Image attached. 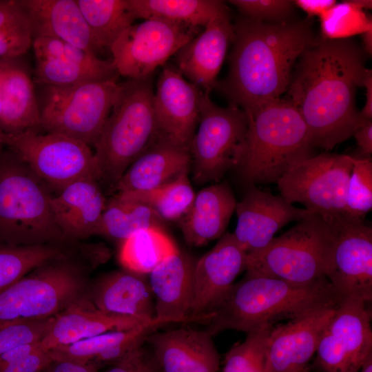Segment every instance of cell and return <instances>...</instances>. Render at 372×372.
I'll return each instance as SVG.
<instances>
[{
    "mask_svg": "<svg viewBox=\"0 0 372 372\" xmlns=\"http://www.w3.org/2000/svg\"><path fill=\"white\" fill-rule=\"evenodd\" d=\"M366 70L364 50L349 39L316 37L298 58L286 98L300 112L315 148L331 150L367 122L355 105Z\"/></svg>",
    "mask_w": 372,
    "mask_h": 372,
    "instance_id": "6da1fadb",
    "label": "cell"
},
{
    "mask_svg": "<svg viewBox=\"0 0 372 372\" xmlns=\"http://www.w3.org/2000/svg\"><path fill=\"white\" fill-rule=\"evenodd\" d=\"M309 20L268 23L243 16L236 20L228 74L216 87L229 105L249 112L281 98L295 63L316 38Z\"/></svg>",
    "mask_w": 372,
    "mask_h": 372,
    "instance_id": "7a4b0ae2",
    "label": "cell"
},
{
    "mask_svg": "<svg viewBox=\"0 0 372 372\" xmlns=\"http://www.w3.org/2000/svg\"><path fill=\"white\" fill-rule=\"evenodd\" d=\"M344 300L327 278L298 285L246 271L207 313L205 330L212 337L229 329L248 333L316 309H337Z\"/></svg>",
    "mask_w": 372,
    "mask_h": 372,
    "instance_id": "3957f363",
    "label": "cell"
},
{
    "mask_svg": "<svg viewBox=\"0 0 372 372\" xmlns=\"http://www.w3.org/2000/svg\"><path fill=\"white\" fill-rule=\"evenodd\" d=\"M246 113L245 147L236 169L248 185L277 183L292 167L317 154L300 112L286 97Z\"/></svg>",
    "mask_w": 372,
    "mask_h": 372,
    "instance_id": "277c9868",
    "label": "cell"
},
{
    "mask_svg": "<svg viewBox=\"0 0 372 372\" xmlns=\"http://www.w3.org/2000/svg\"><path fill=\"white\" fill-rule=\"evenodd\" d=\"M94 144L101 180L115 185L130 165L159 137L151 77L122 83Z\"/></svg>",
    "mask_w": 372,
    "mask_h": 372,
    "instance_id": "5b68a950",
    "label": "cell"
},
{
    "mask_svg": "<svg viewBox=\"0 0 372 372\" xmlns=\"http://www.w3.org/2000/svg\"><path fill=\"white\" fill-rule=\"evenodd\" d=\"M50 188L19 159L0 156V241L16 245L68 240L52 212Z\"/></svg>",
    "mask_w": 372,
    "mask_h": 372,
    "instance_id": "8992f818",
    "label": "cell"
},
{
    "mask_svg": "<svg viewBox=\"0 0 372 372\" xmlns=\"http://www.w3.org/2000/svg\"><path fill=\"white\" fill-rule=\"evenodd\" d=\"M331 239L328 223L312 214L262 249L247 255L245 270L298 285L327 278Z\"/></svg>",
    "mask_w": 372,
    "mask_h": 372,
    "instance_id": "52a82bcc",
    "label": "cell"
},
{
    "mask_svg": "<svg viewBox=\"0 0 372 372\" xmlns=\"http://www.w3.org/2000/svg\"><path fill=\"white\" fill-rule=\"evenodd\" d=\"M87 285L67 258L51 261L0 290V324L53 318L85 297Z\"/></svg>",
    "mask_w": 372,
    "mask_h": 372,
    "instance_id": "ba28073f",
    "label": "cell"
},
{
    "mask_svg": "<svg viewBox=\"0 0 372 372\" xmlns=\"http://www.w3.org/2000/svg\"><path fill=\"white\" fill-rule=\"evenodd\" d=\"M122 88L115 79L66 87L46 85L40 110L41 129L94 146Z\"/></svg>",
    "mask_w": 372,
    "mask_h": 372,
    "instance_id": "9c48e42d",
    "label": "cell"
},
{
    "mask_svg": "<svg viewBox=\"0 0 372 372\" xmlns=\"http://www.w3.org/2000/svg\"><path fill=\"white\" fill-rule=\"evenodd\" d=\"M247 127L242 109L218 106L201 90L198 129L190 145L195 183L216 182L229 169L236 168L244 153Z\"/></svg>",
    "mask_w": 372,
    "mask_h": 372,
    "instance_id": "30bf717a",
    "label": "cell"
},
{
    "mask_svg": "<svg viewBox=\"0 0 372 372\" xmlns=\"http://www.w3.org/2000/svg\"><path fill=\"white\" fill-rule=\"evenodd\" d=\"M6 145L57 193L84 178L101 180L94 152L76 139L56 133L7 135Z\"/></svg>",
    "mask_w": 372,
    "mask_h": 372,
    "instance_id": "8fae6325",
    "label": "cell"
},
{
    "mask_svg": "<svg viewBox=\"0 0 372 372\" xmlns=\"http://www.w3.org/2000/svg\"><path fill=\"white\" fill-rule=\"evenodd\" d=\"M353 156L322 153L307 158L276 183L280 196L322 218L349 214L347 192Z\"/></svg>",
    "mask_w": 372,
    "mask_h": 372,
    "instance_id": "7c38bea8",
    "label": "cell"
},
{
    "mask_svg": "<svg viewBox=\"0 0 372 372\" xmlns=\"http://www.w3.org/2000/svg\"><path fill=\"white\" fill-rule=\"evenodd\" d=\"M323 218L331 231L326 278L344 299L369 304L372 299V227L364 218L349 214Z\"/></svg>",
    "mask_w": 372,
    "mask_h": 372,
    "instance_id": "4fadbf2b",
    "label": "cell"
},
{
    "mask_svg": "<svg viewBox=\"0 0 372 372\" xmlns=\"http://www.w3.org/2000/svg\"><path fill=\"white\" fill-rule=\"evenodd\" d=\"M199 29L156 18L131 25L109 48L117 73L130 80L150 78Z\"/></svg>",
    "mask_w": 372,
    "mask_h": 372,
    "instance_id": "5bb4252c",
    "label": "cell"
},
{
    "mask_svg": "<svg viewBox=\"0 0 372 372\" xmlns=\"http://www.w3.org/2000/svg\"><path fill=\"white\" fill-rule=\"evenodd\" d=\"M366 302L347 298L337 308L320 340L315 366L322 372H358L372 352L371 313Z\"/></svg>",
    "mask_w": 372,
    "mask_h": 372,
    "instance_id": "9a60e30c",
    "label": "cell"
},
{
    "mask_svg": "<svg viewBox=\"0 0 372 372\" xmlns=\"http://www.w3.org/2000/svg\"><path fill=\"white\" fill-rule=\"evenodd\" d=\"M235 211L238 220L233 234L247 255L266 247L276 233L288 223L314 214L293 206L282 196L256 186H249L242 199L236 203Z\"/></svg>",
    "mask_w": 372,
    "mask_h": 372,
    "instance_id": "2e32d148",
    "label": "cell"
},
{
    "mask_svg": "<svg viewBox=\"0 0 372 372\" xmlns=\"http://www.w3.org/2000/svg\"><path fill=\"white\" fill-rule=\"evenodd\" d=\"M201 90L174 67L165 65L154 94V110L161 136L188 147L200 118Z\"/></svg>",
    "mask_w": 372,
    "mask_h": 372,
    "instance_id": "e0dca14e",
    "label": "cell"
},
{
    "mask_svg": "<svg viewBox=\"0 0 372 372\" xmlns=\"http://www.w3.org/2000/svg\"><path fill=\"white\" fill-rule=\"evenodd\" d=\"M336 309H316L273 327L267 342L265 372L305 369Z\"/></svg>",
    "mask_w": 372,
    "mask_h": 372,
    "instance_id": "ac0fdd59",
    "label": "cell"
},
{
    "mask_svg": "<svg viewBox=\"0 0 372 372\" xmlns=\"http://www.w3.org/2000/svg\"><path fill=\"white\" fill-rule=\"evenodd\" d=\"M234 37L230 11L213 18L194 38L174 56L180 73L209 93L218 83L217 76Z\"/></svg>",
    "mask_w": 372,
    "mask_h": 372,
    "instance_id": "d6986e66",
    "label": "cell"
},
{
    "mask_svg": "<svg viewBox=\"0 0 372 372\" xmlns=\"http://www.w3.org/2000/svg\"><path fill=\"white\" fill-rule=\"evenodd\" d=\"M247 255L234 235L225 234L215 246L195 262L191 316L206 315L246 269Z\"/></svg>",
    "mask_w": 372,
    "mask_h": 372,
    "instance_id": "ffe728a7",
    "label": "cell"
},
{
    "mask_svg": "<svg viewBox=\"0 0 372 372\" xmlns=\"http://www.w3.org/2000/svg\"><path fill=\"white\" fill-rule=\"evenodd\" d=\"M161 372H218L220 356L206 330L152 332L145 341Z\"/></svg>",
    "mask_w": 372,
    "mask_h": 372,
    "instance_id": "44dd1931",
    "label": "cell"
},
{
    "mask_svg": "<svg viewBox=\"0 0 372 372\" xmlns=\"http://www.w3.org/2000/svg\"><path fill=\"white\" fill-rule=\"evenodd\" d=\"M195 262L189 255L178 250L149 273L156 318H170L178 323L209 322V313L191 316Z\"/></svg>",
    "mask_w": 372,
    "mask_h": 372,
    "instance_id": "7402d4cb",
    "label": "cell"
},
{
    "mask_svg": "<svg viewBox=\"0 0 372 372\" xmlns=\"http://www.w3.org/2000/svg\"><path fill=\"white\" fill-rule=\"evenodd\" d=\"M190 149L160 134L114 185L117 194L149 190L188 174Z\"/></svg>",
    "mask_w": 372,
    "mask_h": 372,
    "instance_id": "603a6c76",
    "label": "cell"
},
{
    "mask_svg": "<svg viewBox=\"0 0 372 372\" xmlns=\"http://www.w3.org/2000/svg\"><path fill=\"white\" fill-rule=\"evenodd\" d=\"M152 319L106 313L85 297L53 318L41 347L49 351L104 333L129 330Z\"/></svg>",
    "mask_w": 372,
    "mask_h": 372,
    "instance_id": "cb8c5ba5",
    "label": "cell"
},
{
    "mask_svg": "<svg viewBox=\"0 0 372 372\" xmlns=\"http://www.w3.org/2000/svg\"><path fill=\"white\" fill-rule=\"evenodd\" d=\"M98 182L81 179L52 196L54 219L68 240L96 235L107 202Z\"/></svg>",
    "mask_w": 372,
    "mask_h": 372,
    "instance_id": "d4e9b609",
    "label": "cell"
},
{
    "mask_svg": "<svg viewBox=\"0 0 372 372\" xmlns=\"http://www.w3.org/2000/svg\"><path fill=\"white\" fill-rule=\"evenodd\" d=\"M87 297L102 311L144 318L155 317L154 299L146 275L127 269L100 277Z\"/></svg>",
    "mask_w": 372,
    "mask_h": 372,
    "instance_id": "484cf974",
    "label": "cell"
},
{
    "mask_svg": "<svg viewBox=\"0 0 372 372\" xmlns=\"http://www.w3.org/2000/svg\"><path fill=\"white\" fill-rule=\"evenodd\" d=\"M29 17L34 39H57L95 54L97 48L76 0L18 1Z\"/></svg>",
    "mask_w": 372,
    "mask_h": 372,
    "instance_id": "4316f807",
    "label": "cell"
},
{
    "mask_svg": "<svg viewBox=\"0 0 372 372\" xmlns=\"http://www.w3.org/2000/svg\"><path fill=\"white\" fill-rule=\"evenodd\" d=\"M236 203L226 183L214 184L199 191L189 211L179 220L186 242L200 247L222 237Z\"/></svg>",
    "mask_w": 372,
    "mask_h": 372,
    "instance_id": "83f0119b",
    "label": "cell"
},
{
    "mask_svg": "<svg viewBox=\"0 0 372 372\" xmlns=\"http://www.w3.org/2000/svg\"><path fill=\"white\" fill-rule=\"evenodd\" d=\"M0 129L7 135L41 129L40 108L28 74L21 68L0 63Z\"/></svg>",
    "mask_w": 372,
    "mask_h": 372,
    "instance_id": "f1b7e54d",
    "label": "cell"
},
{
    "mask_svg": "<svg viewBox=\"0 0 372 372\" xmlns=\"http://www.w3.org/2000/svg\"><path fill=\"white\" fill-rule=\"evenodd\" d=\"M136 19L156 18L200 28L229 10L218 0H127Z\"/></svg>",
    "mask_w": 372,
    "mask_h": 372,
    "instance_id": "f546056e",
    "label": "cell"
},
{
    "mask_svg": "<svg viewBox=\"0 0 372 372\" xmlns=\"http://www.w3.org/2000/svg\"><path fill=\"white\" fill-rule=\"evenodd\" d=\"M170 323L176 322L170 318L154 317L149 321L129 330L104 333L49 351L53 360L92 364L99 355L118 346L131 342H145L149 334Z\"/></svg>",
    "mask_w": 372,
    "mask_h": 372,
    "instance_id": "4dcf8cb0",
    "label": "cell"
},
{
    "mask_svg": "<svg viewBox=\"0 0 372 372\" xmlns=\"http://www.w3.org/2000/svg\"><path fill=\"white\" fill-rule=\"evenodd\" d=\"M178 250L161 227H152L121 242L118 259L125 269L146 275Z\"/></svg>",
    "mask_w": 372,
    "mask_h": 372,
    "instance_id": "1f68e13d",
    "label": "cell"
},
{
    "mask_svg": "<svg viewBox=\"0 0 372 372\" xmlns=\"http://www.w3.org/2000/svg\"><path fill=\"white\" fill-rule=\"evenodd\" d=\"M97 50L110 48L136 19L127 0H76Z\"/></svg>",
    "mask_w": 372,
    "mask_h": 372,
    "instance_id": "d6a6232c",
    "label": "cell"
},
{
    "mask_svg": "<svg viewBox=\"0 0 372 372\" xmlns=\"http://www.w3.org/2000/svg\"><path fill=\"white\" fill-rule=\"evenodd\" d=\"M161 220L146 205L115 195L106 202L96 235L121 242L140 230L161 227Z\"/></svg>",
    "mask_w": 372,
    "mask_h": 372,
    "instance_id": "836d02e7",
    "label": "cell"
},
{
    "mask_svg": "<svg viewBox=\"0 0 372 372\" xmlns=\"http://www.w3.org/2000/svg\"><path fill=\"white\" fill-rule=\"evenodd\" d=\"M116 195L146 205L161 220L179 221L190 209L196 194L188 175L185 174L170 183L149 190Z\"/></svg>",
    "mask_w": 372,
    "mask_h": 372,
    "instance_id": "e575fe53",
    "label": "cell"
},
{
    "mask_svg": "<svg viewBox=\"0 0 372 372\" xmlns=\"http://www.w3.org/2000/svg\"><path fill=\"white\" fill-rule=\"evenodd\" d=\"M67 258L59 244L16 245L0 242V290L51 261Z\"/></svg>",
    "mask_w": 372,
    "mask_h": 372,
    "instance_id": "d590c367",
    "label": "cell"
},
{
    "mask_svg": "<svg viewBox=\"0 0 372 372\" xmlns=\"http://www.w3.org/2000/svg\"><path fill=\"white\" fill-rule=\"evenodd\" d=\"M32 28L18 1H0V57L13 59L29 50Z\"/></svg>",
    "mask_w": 372,
    "mask_h": 372,
    "instance_id": "8d00e7d4",
    "label": "cell"
},
{
    "mask_svg": "<svg viewBox=\"0 0 372 372\" xmlns=\"http://www.w3.org/2000/svg\"><path fill=\"white\" fill-rule=\"evenodd\" d=\"M35 58L63 59L91 70L107 80L115 79L117 71L112 59L103 60L86 51L60 39L39 37L32 43Z\"/></svg>",
    "mask_w": 372,
    "mask_h": 372,
    "instance_id": "74e56055",
    "label": "cell"
},
{
    "mask_svg": "<svg viewBox=\"0 0 372 372\" xmlns=\"http://www.w3.org/2000/svg\"><path fill=\"white\" fill-rule=\"evenodd\" d=\"M320 37L347 39L372 27V20L351 1L335 3L320 17Z\"/></svg>",
    "mask_w": 372,
    "mask_h": 372,
    "instance_id": "f35d334b",
    "label": "cell"
},
{
    "mask_svg": "<svg viewBox=\"0 0 372 372\" xmlns=\"http://www.w3.org/2000/svg\"><path fill=\"white\" fill-rule=\"evenodd\" d=\"M272 327L248 333L242 342L225 355L223 372H265L267 342Z\"/></svg>",
    "mask_w": 372,
    "mask_h": 372,
    "instance_id": "ab89813d",
    "label": "cell"
},
{
    "mask_svg": "<svg viewBox=\"0 0 372 372\" xmlns=\"http://www.w3.org/2000/svg\"><path fill=\"white\" fill-rule=\"evenodd\" d=\"M35 76L37 82L55 87L107 80L99 73L79 65L49 57L36 58Z\"/></svg>",
    "mask_w": 372,
    "mask_h": 372,
    "instance_id": "60d3db41",
    "label": "cell"
},
{
    "mask_svg": "<svg viewBox=\"0 0 372 372\" xmlns=\"http://www.w3.org/2000/svg\"><path fill=\"white\" fill-rule=\"evenodd\" d=\"M347 211L354 217L364 218L372 209L371 158L353 156V167L347 192Z\"/></svg>",
    "mask_w": 372,
    "mask_h": 372,
    "instance_id": "b9f144b4",
    "label": "cell"
},
{
    "mask_svg": "<svg viewBox=\"0 0 372 372\" xmlns=\"http://www.w3.org/2000/svg\"><path fill=\"white\" fill-rule=\"evenodd\" d=\"M53 318L1 324L0 356L15 347L41 341Z\"/></svg>",
    "mask_w": 372,
    "mask_h": 372,
    "instance_id": "7bdbcfd3",
    "label": "cell"
},
{
    "mask_svg": "<svg viewBox=\"0 0 372 372\" xmlns=\"http://www.w3.org/2000/svg\"><path fill=\"white\" fill-rule=\"evenodd\" d=\"M242 16L268 23L289 21L295 5L289 0H231Z\"/></svg>",
    "mask_w": 372,
    "mask_h": 372,
    "instance_id": "ee69618b",
    "label": "cell"
},
{
    "mask_svg": "<svg viewBox=\"0 0 372 372\" xmlns=\"http://www.w3.org/2000/svg\"><path fill=\"white\" fill-rule=\"evenodd\" d=\"M144 344L111 364L105 372H161L152 352Z\"/></svg>",
    "mask_w": 372,
    "mask_h": 372,
    "instance_id": "f6af8a7d",
    "label": "cell"
},
{
    "mask_svg": "<svg viewBox=\"0 0 372 372\" xmlns=\"http://www.w3.org/2000/svg\"><path fill=\"white\" fill-rule=\"evenodd\" d=\"M52 361L50 351L40 347L28 355L5 366L0 372H42Z\"/></svg>",
    "mask_w": 372,
    "mask_h": 372,
    "instance_id": "bcb514c9",
    "label": "cell"
},
{
    "mask_svg": "<svg viewBox=\"0 0 372 372\" xmlns=\"http://www.w3.org/2000/svg\"><path fill=\"white\" fill-rule=\"evenodd\" d=\"M293 3L305 12L307 14V19H310L313 16L322 15L332 8L336 1L335 0H296L293 1Z\"/></svg>",
    "mask_w": 372,
    "mask_h": 372,
    "instance_id": "7dc6e473",
    "label": "cell"
},
{
    "mask_svg": "<svg viewBox=\"0 0 372 372\" xmlns=\"http://www.w3.org/2000/svg\"><path fill=\"white\" fill-rule=\"evenodd\" d=\"M97 366L68 360H53L42 372H96Z\"/></svg>",
    "mask_w": 372,
    "mask_h": 372,
    "instance_id": "c3c4849f",
    "label": "cell"
},
{
    "mask_svg": "<svg viewBox=\"0 0 372 372\" xmlns=\"http://www.w3.org/2000/svg\"><path fill=\"white\" fill-rule=\"evenodd\" d=\"M40 342L27 343L15 347L0 356V369L23 358L41 347Z\"/></svg>",
    "mask_w": 372,
    "mask_h": 372,
    "instance_id": "681fc988",
    "label": "cell"
},
{
    "mask_svg": "<svg viewBox=\"0 0 372 372\" xmlns=\"http://www.w3.org/2000/svg\"><path fill=\"white\" fill-rule=\"evenodd\" d=\"M360 148L364 158H371L372 154V121L360 127L353 134Z\"/></svg>",
    "mask_w": 372,
    "mask_h": 372,
    "instance_id": "f907efd6",
    "label": "cell"
},
{
    "mask_svg": "<svg viewBox=\"0 0 372 372\" xmlns=\"http://www.w3.org/2000/svg\"><path fill=\"white\" fill-rule=\"evenodd\" d=\"M362 86L366 89V103L360 116L364 121H372V70H366L363 79Z\"/></svg>",
    "mask_w": 372,
    "mask_h": 372,
    "instance_id": "816d5d0a",
    "label": "cell"
},
{
    "mask_svg": "<svg viewBox=\"0 0 372 372\" xmlns=\"http://www.w3.org/2000/svg\"><path fill=\"white\" fill-rule=\"evenodd\" d=\"M362 41L364 44L363 50L369 55L372 54V27L369 28L362 34Z\"/></svg>",
    "mask_w": 372,
    "mask_h": 372,
    "instance_id": "f5cc1de1",
    "label": "cell"
},
{
    "mask_svg": "<svg viewBox=\"0 0 372 372\" xmlns=\"http://www.w3.org/2000/svg\"><path fill=\"white\" fill-rule=\"evenodd\" d=\"M360 372H372V352H371L362 362Z\"/></svg>",
    "mask_w": 372,
    "mask_h": 372,
    "instance_id": "db71d44e",
    "label": "cell"
},
{
    "mask_svg": "<svg viewBox=\"0 0 372 372\" xmlns=\"http://www.w3.org/2000/svg\"><path fill=\"white\" fill-rule=\"evenodd\" d=\"M358 8L364 10V9H371L372 8V1L371 0H351Z\"/></svg>",
    "mask_w": 372,
    "mask_h": 372,
    "instance_id": "11a10c76",
    "label": "cell"
},
{
    "mask_svg": "<svg viewBox=\"0 0 372 372\" xmlns=\"http://www.w3.org/2000/svg\"><path fill=\"white\" fill-rule=\"evenodd\" d=\"M6 138H7V134L3 133L0 129V152L3 147L6 145Z\"/></svg>",
    "mask_w": 372,
    "mask_h": 372,
    "instance_id": "9f6ffc18",
    "label": "cell"
},
{
    "mask_svg": "<svg viewBox=\"0 0 372 372\" xmlns=\"http://www.w3.org/2000/svg\"><path fill=\"white\" fill-rule=\"evenodd\" d=\"M1 87H0V116H1Z\"/></svg>",
    "mask_w": 372,
    "mask_h": 372,
    "instance_id": "6f0895ef",
    "label": "cell"
},
{
    "mask_svg": "<svg viewBox=\"0 0 372 372\" xmlns=\"http://www.w3.org/2000/svg\"><path fill=\"white\" fill-rule=\"evenodd\" d=\"M298 372H309L306 369Z\"/></svg>",
    "mask_w": 372,
    "mask_h": 372,
    "instance_id": "680465c9",
    "label": "cell"
}]
</instances>
